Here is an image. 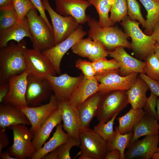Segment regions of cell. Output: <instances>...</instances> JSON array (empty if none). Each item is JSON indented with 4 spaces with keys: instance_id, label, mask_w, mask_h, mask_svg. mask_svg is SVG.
Masks as SVG:
<instances>
[{
    "instance_id": "6da1fadb",
    "label": "cell",
    "mask_w": 159,
    "mask_h": 159,
    "mask_svg": "<svg viewBox=\"0 0 159 159\" xmlns=\"http://www.w3.org/2000/svg\"><path fill=\"white\" fill-rule=\"evenodd\" d=\"M25 42H11L0 50V83L9 82L12 77L27 70L25 53Z\"/></svg>"
},
{
    "instance_id": "7a4b0ae2",
    "label": "cell",
    "mask_w": 159,
    "mask_h": 159,
    "mask_svg": "<svg viewBox=\"0 0 159 159\" xmlns=\"http://www.w3.org/2000/svg\"><path fill=\"white\" fill-rule=\"evenodd\" d=\"M89 27L88 37L93 40H97L101 42L106 48L111 49L122 46L131 49V43L127 40L128 36L117 26H110L102 27L98 21L90 18L87 22Z\"/></svg>"
},
{
    "instance_id": "3957f363",
    "label": "cell",
    "mask_w": 159,
    "mask_h": 159,
    "mask_svg": "<svg viewBox=\"0 0 159 159\" xmlns=\"http://www.w3.org/2000/svg\"><path fill=\"white\" fill-rule=\"evenodd\" d=\"M121 23L128 37L131 38V49L135 55L141 59H145L154 52L156 42L151 35L143 32L139 27L140 23L126 16Z\"/></svg>"
},
{
    "instance_id": "277c9868",
    "label": "cell",
    "mask_w": 159,
    "mask_h": 159,
    "mask_svg": "<svg viewBox=\"0 0 159 159\" xmlns=\"http://www.w3.org/2000/svg\"><path fill=\"white\" fill-rule=\"evenodd\" d=\"M37 10H31L26 16L33 48L41 52L55 45L53 32Z\"/></svg>"
},
{
    "instance_id": "5b68a950",
    "label": "cell",
    "mask_w": 159,
    "mask_h": 159,
    "mask_svg": "<svg viewBox=\"0 0 159 159\" xmlns=\"http://www.w3.org/2000/svg\"><path fill=\"white\" fill-rule=\"evenodd\" d=\"M13 135V143L8 151L17 159H31L36 151L32 140L33 136L26 125L19 124L9 127Z\"/></svg>"
},
{
    "instance_id": "8992f818",
    "label": "cell",
    "mask_w": 159,
    "mask_h": 159,
    "mask_svg": "<svg viewBox=\"0 0 159 159\" xmlns=\"http://www.w3.org/2000/svg\"><path fill=\"white\" fill-rule=\"evenodd\" d=\"M126 91L115 90L104 94L96 116L99 122H107L127 106Z\"/></svg>"
},
{
    "instance_id": "52a82bcc",
    "label": "cell",
    "mask_w": 159,
    "mask_h": 159,
    "mask_svg": "<svg viewBox=\"0 0 159 159\" xmlns=\"http://www.w3.org/2000/svg\"><path fill=\"white\" fill-rule=\"evenodd\" d=\"M42 1L52 21L55 45L67 38L80 24L72 17L63 16L55 11L48 0Z\"/></svg>"
},
{
    "instance_id": "ba28073f",
    "label": "cell",
    "mask_w": 159,
    "mask_h": 159,
    "mask_svg": "<svg viewBox=\"0 0 159 159\" xmlns=\"http://www.w3.org/2000/svg\"><path fill=\"white\" fill-rule=\"evenodd\" d=\"M80 154L87 155L92 159H104L108 152L107 142L94 130L80 129L79 133Z\"/></svg>"
},
{
    "instance_id": "9c48e42d",
    "label": "cell",
    "mask_w": 159,
    "mask_h": 159,
    "mask_svg": "<svg viewBox=\"0 0 159 159\" xmlns=\"http://www.w3.org/2000/svg\"><path fill=\"white\" fill-rule=\"evenodd\" d=\"M138 74L133 72L123 76L118 69L96 74L95 77L99 83L98 92L104 94L115 90H127L137 79Z\"/></svg>"
},
{
    "instance_id": "30bf717a",
    "label": "cell",
    "mask_w": 159,
    "mask_h": 159,
    "mask_svg": "<svg viewBox=\"0 0 159 159\" xmlns=\"http://www.w3.org/2000/svg\"><path fill=\"white\" fill-rule=\"evenodd\" d=\"M58 102L54 94L50 97L49 102L35 107L19 106L29 121L30 130L34 136L37 132L43 123L58 108Z\"/></svg>"
},
{
    "instance_id": "8fae6325",
    "label": "cell",
    "mask_w": 159,
    "mask_h": 159,
    "mask_svg": "<svg viewBox=\"0 0 159 159\" xmlns=\"http://www.w3.org/2000/svg\"><path fill=\"white\" fill-rule=\"evenodd\" d=\"M82 26L80 25L67 38L51 48L42 52L50 61L56 73L61 72L60 64L62 59L67 52L77 41L87 34Z\"/></svg>"
},
{
    "instance_id": "7c38bea8",
    "label": "cell",
    "mask_w": 159,
    "mask_h": 159,
    "mask_svg": "<svg viewBox=\"0 0 159 159\" xmlns=\"http://www.w3.org/2000/svg\"><path fill=\"white\" fill-rule=\"evenodd\" d=\"M26 95L28 106L35 107L40 105L47 99L52 91L49 83L46 77L29 74Z\"/></svg>"
},
{
    "instance_id": "4fadbf2b",
    "label": "cell",
    "mask_w": 159,
    "mask_h": 159,
    "mask_svg": "<svg viewBox=\"0 0 159 159\" xmlns=\"http://www.w3.org/2000/svg\"><path fill=\"white\" fill-rule=\"evenodd\" d=\"M25 58L29 74L44 77L49 75H55L56 72L53 65L42 52L34 48H26Z\"/></svg>"
},
{
    "instance_id": "5bb4252c",
    "label": "cell",
    "mask_w": 159,
    "mask_h": 159,
    "mask_svg": "<svg viewBox=\"0 0 159 159\" xmlns=\"http://www.w3.org/2000/svg\"><path fill=\"white\" fill-rule=\"evenodd\" d=\"M29 74L26 70L22 73L12 77L9 80V91L4 98V104L15 107L28 106L26 99L27 77Z\"/></svg>"
},
{
    "instance_id": "9a60e30c",
    "label": "cell",
    "mask_w": 159,
    "mask_h": 159,
    "mask_svg": "<svg viewBox=\"0 0 159 159\" xmlns=\"http://www.w3.org/2000/svg\"><path fill=\"white\" fill-rule=\"evenodd\" d=\"M56 11L64 16H71L80 24L87 22L91 18L86 10L91 4L85 0H55Z\"/></svg>"
},
{
    "instance_id": "2e32d148",
    "label": "cell",
    "mask_w": 159,
    "mask_h": 159,
    "mask_svg": "<svg viewBox=\"0 0 159 159\" xmlns=\"http://www.w3.org/2000/svg\"><path fill=\"white\" fill-rule=\"evenodd\" d=\"M83 75L74 77L64 73L59 76L49 75L46 77L58 101L68 100Z\"/></svg>"
},
{
    "instance_id": "e0dca14e",
    "label": "cell",
    "mask_w": 159,
    "mask_h": 159,
    "mask_svg": "<svg viewBox=\"0 0 159 159\" xmlns=\"http://www.w3.org/2000/svg\"><path fill=\"white\" fill-rule=\"evenodd\" d=\"M159 142L158 134L145 136L143 139L137 140L127 147L125 159L152 158Z\"/></svg>"
},
{
    "instance_id": "ac0fdd59",
    "label": "cell",
    "mask_w": 159,
    "mask_h": 159,
    "mask_svg": "<svg viewBox=\"0 0 159 159\" xmlns=\"http://www.w3.org/2000/svg\"><path fill=\"white\" fill-rule=\"evenodd\" d=\"M64 130L70 137L80 141V124L77 109L73 107L68 100L58 101Z\"/></svg>"
},
{
    "instance_id": "d6986e66",
    "label": "cell",
    "mask_w": 159,
    "mask_h": 159,
    "mask_svg": "<svg viewBox=\"0 0 159 159\" xmlns=\"http://www.w3.org/2000/svg\"><path fill=\"white\" fill-rule=\"evenodd\" d=\"M124 47L120 46L114 50L109 51V56L116 59L120 65L119 74L126 76L133 72L143 73L145 62L135 58L129 54L125 50Z\"/></svg>"
},
{
    "instance_id": "ffe728a7",
    "label": "cell",
    "mask_w": 159,
    "mask_h": 159,
    "mask_svg": "<svg viewBox=\"0 0 159 159\" xmlns=\"http://www.w3.org/2000/svg\"><path fill=\"white\" fill-rule=\"evenodd\" d=\"M99 87V83L95 76L88 77L83 75L68 100L73 107L78 109L86 100L98 91Z\"/></svg>"
},
{
    "instance_id": "44dd1931",
    "label": "cell",
    "mask_w": 159,
    "mask_h": 159,
    "mask_svg": "<svg viewBox=\"0 0 159 159\" xmlns=\"http://www.w3.org/2000/svg\"><path fill=\"white\" fill-rule=\"evenodd\" d=\"M103 94L97 92L86 100L77 109L81 129L89 128L91 121L96 116Z\"/></svg>"
},
{
    "instance_id": "7402d4cb",
    "label": "cell",
    "mask_w": 159,
    "mask_h": 159,
    "mask_svg": "<svg viewBox=\"0 0 159 159\" xmlns=\"http://www.w3.org/2000/svg\"><path fill=\"white\" fill-rule=\"evenodd\" d=\"M31 125L29 121L24 113L17 107L6 104L0 105V128L17 124Z\"/></svg>"
},
{
    "instance_id": "603a6c76",
    "label": "cell",
    "mask_w": 159,
    "mask_h": 159,
    "mask_svg": "<svg viewBox=\"0 0 159 159\" xmlns=\"http://www.w3.org/2000/svg\"><path fill=\"white\" fill-rule=\"evenodd\" d=\"M25 37L31 39L28 22L26 17L6 29L0 31V48L6 47L12 40L19 43Z\"/></svg>"
},
{
    "instance_id": "cb8c5ba5",
    "label": "cell",
    "mask_w": 159,
    "mask_h": 159,
    "mask_svg": "<svg viewBox=\"0 0 159 159\" xmlns=\"http://www.w3.org/2000/svg\"><path fill=\"white\" fill-rule=\"evenodd\" d=\"M62 120L61 112L58 108L43 123L32 140L33 145L36 150L41 148L49 138L52 131Z\"/></svg>"
},
{
    "instance_id": "d4e9b609",
    "label": "cell",
    "mask_w": 159,
    "mask_h": 159,
    "mask_svg": "<svg viewBox=\"0 0 159 159\" xmlns=\"http://www.w3.org/2000/svg\"><path fill=\"white\" fill-rule=\"evenodd\" d=\"M149 89L146 82L138 76L130 88L126 91L128 103L132 108H143L147 98L146 93Z\"/></svg>"
},
{
    "instance_id": "484cf974",
    "label": "cell",
    "mask_w": 159,
    "mask_h": 159,
    "mask_svg": "<svg viewBox=\"0 0 159 159\" xmlns=\"http://www.w3.org/2000/svg\"><path fill=\"white\" fill-rule=\"evenodd\" d=\"M63 128L61 123L59 124L52 137L41 148L36 151L31 159H42L46 155L66 142L70 137L64 131Z\"/></svg>"
},
{
    "instance_id": "4316f807",
    "label": "cell",
    "mask_w": 159,
    "mask_h": 159,
    "mask_svg": "<svg viewBox=\"0 0 159 159\" xmlns=\"http://www.w3.org/2000/svg\"><path fill=\"white\" fill-rule=\"evenodd\" d=\"M132 131L133 135L128 146L142 136L158 134L159 124L157 119L145 114Z\"/></svg>"
},
{
    "instance_id": "83f0119b",
    "label": "cell",
    "mask_w": 159,
    "mask_h": 159,
    "mask_svg": "<svg viewBox=\"0 0 159 159\" xmlns=\"http://www.w3.org/2000/svg\"><path fill=\"white\" fill-rule=\"evenodd\" d=\"M145 114L143 108L134 109L131 107L125 115L117 118L119 122L118 130L122 134L132 131Z\"/></svg>"
},
{
    "instance_id": "f1b7e54d",
    "label": "cell",
    "mask_w": 159,
    "mask_h": 159,
    "mask_svg": "<svg viewBox=\"0 0 159 159\" xmlns=\"http://www.w3.org/2000/svg\"><path fill=\"white\" fill-rule=\"evenodd\" d=\"M147 12L144 33L151 35L153 27L159 20V0H139Z\"/></svg>"
},
{
    "instance_id": "f546056e",
    "label": "cell",
    "mask_w": 159,
    "mask_h": 159,
    "mask_svg": "<svg viewBox=\"0 0 159 159\" xmlns=\"http://www.w3.org/2000/svg\"><path fill=\"white\" fill-rule=\"evenodd\" d=\"M91 5L93 6L98 14L99 26L102 27L113 26L109 14L112 4L108 0H87Z\"/></svg>"
},
{
    "instance_id": "4dcf8cb0",
    "label": "cell",
    "mask_w": 159,
    "mask_h": 159,
    "mask_svg": "<svg viewBox=\"0 0 159 159\" xmlns=\"http://www.w3.org/2000/svg\"><path fill=\"white\" fill-rule=\"evenodd\" d=\"M115 137L111 142H107L108 151L115 149L119 150L121 154L120 159H125V150L130 143L133 135L132 130L122 134L118 130L117 126L115 128Z\"/></svg>"
},
{
    "instance_id": "1f68e13d",
    "label": "cell",
    "mask_w": 159,
    "mask_h": 159,
    "mask_svg": "<svg viewBox=\"0 0 159 159\" xmlns=\"http://www.w3.org/2000/svg\"><path fill=\"white\" fill-rule=\"evenodd\" d=\"M0 31L6 29L19 21L13 4L0 7Z\"/></svg>"
},
{
    "instance_id": "d6a6232c",
    "label": "cell",
    "mask_w": 159,
    "mask_h": 159,
    "mask_svg": "<svg viewBox=\"0 0 159 159\" xmlns=\"http://www.w3.org/2000/svg\"><path fill=\"white\" fill-rule=\"evenodd\" d=\"M118 114H117L106 122H99L94 128V130L107 143L114 139L115 131L113 130L115 120Z\"/></svg>"
},
{
    "instance_id": "836d02e7",
    "label": "cell",
    "mask_w": 159,
    "mask_h": 159,
    "mask_svg": "<svg viewBox=\"0 0 159 159\" xmlns=\"http://www.w3.org/2000/svg\"><path fill=\"white\" fill-rule=\"evenodd\" d=\"M145 64L143 72L148 77L159 82V61L154 52L144 59Z\"/></svg>"
},
{
    "instance_id": "e575fe53",
    "label": "cell",
    "mask_w": 159,
    "mask_h": 159,
    "mask_svg": "<svg viewBox=\"0 0 159 159\" xmlns=\"http://www.w3.org/2000/svg\"><path fill=\"white\" fill-rule=\"evenodd\" d=\"M110 16L112 22H120L127 16V8L126 0H115L112 4Z\"/></svg>"
},
{
    "instance_id": "d590c367",
    "label": "cell",
    "mask_w": 159,
    "mask_h": 159,
    "mask_svg": "<svg viewBox=\"0 0 159 159\" xmlns=\"http://www.w3.org/2000/svg\"><path fill=\"white\" fill-rule=\"evenodd\" d=\"M96 74L114 70L118 69L120 65L115 59L107 60L106 58L100 59L92 62Z\"/></svg>"
},
{
    "instance_id": "8d00e7d4",
    "label": "cell",
    "mask_w": 159,
    "mask_h": 159,
    "mask_svg": "<svg viewBox=\"0 0 159 159\" xmlns=\"http://www.w3.org/2000/svg\"><path fill=\"white\" fill-rule=\"evenodd\" d=\"M93 40L88 37L82 38L76 42L71 48L74 54L83 57H89L91 51Z\"/></svg>"
},
{
    "instance_id": "74e56055",
    "label": "cell",
    "mask_w": 159,
    "mask_h": 159,
    "mask_svg": "<svg viewBox=\"0 0 159 159\" xmlns=\"http://www.w3.org/2000/svg\"><path fill=\"white\" fill-rule=\"evenodd\" d=\"M12 4L19 21L24 19L31 10L36 9L29 0H13Z\"/></svg>"
},
{
    "instance_id": "f35d334b",
    "label": "cell",
    "mask_w": 159,
    "mask_h": 159,
    "mask_svg": "<svg viewBox=\"0 0 159 159\" xmlns=\"http://www.w3.org/2000/svg\"><path fill=\"white\" fill-rule=\"evenodd\" d=\"M126 0L128 16L132 20H138L145 28L146 20L143 16L138 2L136 0Z\"/></svg>"
},
{
    "instance_id": "ab89813d",
    "label": "cell",
    "mask_w": 159,
    "mask_h": 159,
    "mask_svg": "<svg viewBox=\"0 0 159 159\" xmlns=\"http://www.w3.org/2000/svg\"><path fill=\"white\" fill-rule=\"evenodd\" d=\"M109 52L101 42L97 40H93L91 52L88 58L93 62L98 59L106 58L109 56Z\"/></svg>"
},
{
    "instance_id": "60d3db41",
    "label": "cell",
    "mask_w": 159,
    "mask_h": 159,
    "mask_svg": "<svg viewBox=\"0 0 159 159\" xmlns=\"http://www.w3.org/2000/svg\"><path fill=\"white\" fill-rule=\"evenodd\" d=\"M80 141L71 137L64 143L58 148V159H71L70 154L71 149L73 147H79Z\"/></svg>"
},
{
    "instance_id": "b9f144b4",
    "label": "cell",
    "mask_w": 159,
    "mask_h": 159,
    "mask_svg": "<svg viewBox=\"0 0 159 159\" xmlns=\"http://www.w3.org/2000/svg\"><path fill=\"white\" fill-rule=\"evenodd\" d=\"M76 66L81 71L83 75L85 77H94L96 74L92 62L79 59L76 62Z\"/></svg>"
},
{
    "instance_id": "7bdbcfd3",
    "label": "cell",
    "mask_w": 159,
    "mask_h": 159,
    "mask_svg": "<svg viewBox=\"0 0 159 159\" xmlns=\"http://www.w3.org/2000/svg\"><path fill=\"white\" fill-rule=\"evenodd\" d=\"M158 97L151 92L147 98L145 104L143 107L145 114L157 120V111L155 110L156 100Z\"/></svg>"
},
{
    "instance_id": "ee69618b",
    "label": "cell",
    "mask_w": 159,
    "mask_h": 159,
    "mask_svg": "<svg viewBox=\"0 0 159 159\" xmlns=\"http://www.w3.org/2000/svg\"><path fill=\"white\" fill-rule=\"evenodd\" d=\"M139 76L146 82L151 92L159 97V82L151 79L144 73H140Z\"/></svg>"
},
{
    "instance_id": "f6af8a7d",
    "label": "cell",
    "mask_w": 159,
    "mask_h": 159,
    "mask_svg": "<svg viewBox=\"0 0 159 159\" xmlns=\"http://www.w3.org/2000/svg\"><path fill=\"white\" fill-rule=\"evenodd\" d=\"M33 5L36 9L38 11L40 15L43 18L53 32V29L52 25L50 24L46 15L45 9L42 0H29Z\"/></svg>"
},
{
    "instance_id": "bcb514c9",
    "label": "cell",
    "mask_w": 159,
    "mask_h": 159,
    "mask_svg": "<svg viewBox=\"0 0 159 159\" xmlns=\"http://www.w3.org/2000/svg\"><path fill=\"white\" fill-rule=\"evenodd\" d=\"M6 129L0 128V154L3 148L6 147L9 143L8 137L5 132Z\"/></svg>"
},
{
    "instance_id": "7dc6e473",
    "label": "cell",
    "mask_w": 159,
    "mask_h": 159,
    "mask_svg": "<svg viewBox=\"0 0 159 159\" xmlns=\"http://www.w3.org/2000/svg\"><path fill=\"white\" fill-rule=\"evenodd\" d=\"M9 82L0 83V102H3L4 98L7 94L9 89Z\"/></svg>"
},
{
    "instance_id": "c3c4849f",
    "label": "cell",
    "mask_w": 159,
    "mask_h": 159,
    "mask_svg": "<svg viewBox=\"0 0 159 159\" xmlns=\"http://www.w3.org/2000/svg\"><path fill=\"white\" fill-rule=\"evenodd\" d=\"M121 154L117 149H115L108 151L105 159H120Z\"/></svg>"
},
{
    "instance_id": "681fc988",
    "label": "cell",
    "mask_w": 159,
    "mask_h": 159,
    "mask_svg": "<svg viewBox=\"0 0 159 159\" xmlns=\"http://www.w3.org/2000/svg\"><path fill=\"white\" fill-rule=\"evenodd\" d=\"M151 36L156 42V45H159V20L154 26Z\"/></svg>"
},
{
    "instance_id": "f907efd6",
    "label": "cell",
    "mask_w": 159,
    "mask_h": 159,
    "mask_svg": "<svg viewBox=\"0 0 159 159\" xmlns=\"http://www.w3.org/2000/svg\"><path fill=\"white\" fill-rule=\"evenodd\" d=\"M58 148L46 155L43 159H58Z\"/></svg>"
},
{
    "instance_id": "816d5d0a",
    "label": "cell",
    "mask_w": 159,
    "mask_h": 159,
    "mask_svg": "<svg viewBox=\"0 0 159 159\" xmlns=\"http://www.w3.org/2000/svg\"><path fill=\"white\" fill-rule=\"evenodd\" d=\"M0 158L1 159H17L10 155L8 151L2 153L0 154Z\"/></svg>"
},
{
    "instance_id": "f5cc1de1",
    "label": "cell",
    "mask_w": 159,
    "mask_h": 159,
    "mask_svg": "<svg viewBox=\"0 0 159 159\" xmlns=\"http://www.w3.org/2000/svg\"><path fill=\"white\" fill-rule=\"evenodd\" d=\"M13 0H0V7H3L12 4Z\"/></svg>"
},
{
    "instance_id": "db71d44e",
    "label": "cell",
    "mask_w": 159,
    "mask_h": 159,
    "mask_svg": "<svg viewBox=\"0 0 159 159\" xmlns=\"http://www.w3.org/2000/svg\"><path fill=\"white\" fill-rule=\"evenodd\" d=\"M156 107L157 115V120L159 122V98L158 97L157 98Z\"/></svg>"
},
{
    "instance_id": "11a10c76",
    "label": "cell",
    "mask_w": 159,
    "mask_h": 159,
    "mask_svg": "<svg viewBox=\"0 0 159 159\" xmlns=\"http://www.w3.org/2000/svg\"><path fill=\"white\" fill-rule=\"evenodd\" d=\"M154 52L159 61V45L155 46L154 49Z\"/></svg>"
},
{
    "instance_id": "9f6ffc18",
    "label": "cell",
    "mask_w": 159,
    "mask_h": 159,
    "mask_svg": "<svg viewBox=\"0 0 159 159\" xmlns=\"http://www.w3.org/2000/svg\"><path fill=\"white\" fill-rule=\"evenodd\" d=\"M79 159H92V158L87 155L80 154L79 157L78 158Z\"/></svg>"
},
{
    "instance_id": "6f0895ef",
    "label": "cell",
    "mask_w": 159,
    "mask_h": 159,
    "mask_svg": "<svg viewBox=\"0 0 159 159\" xmlns=\"http://www.w3.org/2000/svg\"><path fill=\"white\" fill-rule=\"evenodd\" d=\"M152 159H159V152H155L153 155Z\"/></svg>"
},
{
    "instance_id": "680465c9",
    "label": "cell",
    "mask_w": 159,
    "mask_h": 159,
    "mask_svg": "<svg viewBox=\"0 0 159 159\" xmlns=\"http://www.w3.org/2000/svg\"><path fill=\"white\" fill-rule=\"evenodd\" d=\"M112 4L114 2L115 0H108Z\"/></svg>"
},
{
    "instance_id": "91938a15",
    "label": "cell",
    "mask_w": 159,
    "mask_h": 159,
    "mask_svg": "<svg viewBox=\"0 0 159 159\" xmlns=\"http://www.w3.org/2000/svg\"><path fill=\"white\" fill-rule=\"evenodd\" d=\"M155 152H159V147L157 148Z\"/></svg>"
},
{
    "instance_id": "94428289",
    "label": "cell",
    "mask_w": 159,
    "mask_h": 159,
    "mask_svg": "<svg viewBox=\"0 0 159 159\" xmlns=\"http://www.w3.org/2000/svg\"></svg>"
}]
</instances>
